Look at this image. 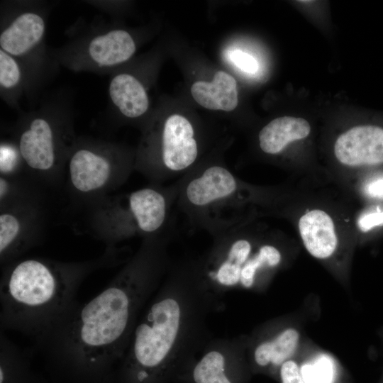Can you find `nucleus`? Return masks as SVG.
Returning a JSON list of instances; mask_svg holds the SVG:
<instances>
[{"label": "nucleus", "instance_id": "3", "mask_svg": "<svg viewBox=\"0 0 383 383\" xmlns=\"http://www.w3.org/2000/svg\"><path fill=\"white\" fill-rule=\"evenodd\" d=\"M96 263L30 258L11 263L0 284V330L36 339L78 301L77 292Z\"/></svg>", "mask_w": 383, "mask_h": 383}, {"label": "nucleus", "instance_id": "21", "mask_svg": "<svg viewBox=\"0 0 383 383\" xmlns=\"http://www.w3.org/2000/svg\"><path fill=\"white\" fill-rule=\"evenodd\" d=\"M231 62L243 72L255 73L259 68L257 61L250 55L241 50H233L230 52Z\"/></svg>", "mask_w": 383, "mask_h": 383}, {"label": "nucleus", "instance_id": "8", "mask_svg": "<svg viewBox=\"0 0 383 383\" xmlns=\"http://www.w3.org/2000/svg\"><path fill=\"white\" fill-rule=\"evenodd\" d=\"M334 152L348 166L377 165L383 163V128L374 125L353 127L336 140Z\"/></svg>", "mask_w": 383, "mask_h": 383}, {"label": "nucleus", "instance_id": "10", "mask_svg": "<svg viewBox=\"0 0 383 383\" xmlns=\"http://www.w3.org/2000/svg\"><path fill=\"white\" fill-rule=\"evenodd\" d=\"M112 170V164L106 156L87 148L76 150L69 162L71 183L82 192H93L104 187Z\"/></svg>", "mask_w": 383, "mask_h": 383}, {"label": "nucleus", "instance_id": "24", "mask_svg": "<svg viewBox=\"0 0 383 383\" xmlns=\"http://www.w3.org/2000/svg\"><path fill=\"white\" fill-rule=\"evenodd\" d=\"M383 225V211L369 213L362 215L358 220V226L366 232L374 227Z\"/></svg>", "mask_w": 383, "mask_h": 383}, {"label": "nucleus", "instance_id": "12", "mask_svg": "<svg viewBox=\"0 0 383 383\" xmlns=\"http://www.w3.org/2000/svg\"><path fill=\"white\" fill-rule=\"evenodd\" d=\"M45 25L34 12L18 16L0 35L1 49L12 56L27 53L43 38Z\"/></svg>", "mask_w": 383, "mask_h": 383}, {"label": "nucleus", "instance_id": "19", "mask_svg": "<svg viewBox=\"0 0 383 383\" xmlns=\"http://www.w3.org/2000/svg\"><path fill=\"white\" fill-rule=\"evenodd\" d=\"M20 67L12 55L0 49V84L9 89L16 87L21 80Z\"/></svg>", "mask_w": 383, "mask_h": 383}, {"label": "nucleus", "instance_id": "25", "mask_svg": "<svg viewBox=\"0 0 383 383\" xmlns=\"http://www.w3.org/2000/svg\"><path fill=\"white\" fill-rule=\"evenodd\" d=\"M365 192L371 197L383 198V177L370 180L365 186Z\"/></svg>", "mask_w": 383, "mask_h": 383}, {"label": "nucleus", "instance_id": "2", "mask_svg": "<svg viewBox=\"0 0 383 383\" xmlns=\"http://www.w3.org/2000/svg\"><path fill=\"white\" fill-rule=\"evenodd\" d=\"M224 307L209 290L195 259L171 264L140 313L120 360L128 380L148 383L172 365L190 361L211 338L209 315Z\"/></svg>", "mask_w": 383, "mask_h": 383}, {"label": "nucleus", "instance_id": "15", "mask_svg": "<svg viewBox=\"0 0 383 383\" xmlns=\"http://www.w3.org/2000/svg\"><path fill=\"white\" fill-rule=\"evenodd\" d=\"M310 131L309 122L302 118L279 117L261 129L258 135L259 145L265 153L277 155L291 142L307 137Z\"/></svg>", "mask_w": 383, "mask_h": 383}, {"label": "nucleus", "instance_id": "6", "mask_svg": "<svg viewBox=\"0 0 383 383\" xmlns=\"http://www.w3.org/2000/svg\"><path fill=\"white\" fill-rule=\"evenodd\" d=\"M179 185V179L168 187H149L130 193L117 211L118 235L146 238L162 233L176 204Z\"/></svg>", "mask_w": 383, "mask_h": 383}, {"label": "nucleus", "instance_id": "23", "mask_svg": "<svg viewBox=\"0 0 383 383\" xmlns=\"http://www.w3.org/2000/svg\"><path fill=\"white\" fill-rule=\"evenodd\" d=\"M280 376L282 383H306L297 364L287 360L281 365Z\"/></svg>", "mask_w": 383, "mask_h": 383}, {"label": "nucleus", "instance_id": "4", "mask_svg": "<svg viewBox=\"0 0 383 383\" xmlns=\"http://www.w3.org/2000/svg\"><path fill=\"white\" fill-rule=\"evenodd\" d=\"M179 181L176 205L190 227L213 238L243 224L250 189L226 165H197Z\"/></svg>", "mask_w": 383, "mask_h": 383}, {"label": "nucleus", "instance_id": "5", "mask_svg": "<svg viewBox=\"0 0 383 383\" xmlns=\"http://www.w3.org/2000/svg\"><path fill=\"white\" fill-rule=\"evenodd\" d=\"M155 150L139 167L156 182L179 178L192 171L199 155L196 131L186 117L174 113L164 121Z\"/></svg>", "mask_w": 383, "mask_h": 383}, {"label": "nucleus", "instance_id": "1", "mask_svg": "<svg viewBox=\"0 0 383 383\" xmlns=\"http://www.w3.org/2000/svg\"><path fill=\"white\" fill-rule=\"evenodd\" d=\"M168 243L167 234L145 238L100 293L77 301L35 339L39 350L76 377L106 375L121 360L140 313L172 264Z\"/></svg>", "mask_w": 383, "mask_h": 383}, {"label": "nucleus", "instance_id": "7", "mask_svg": "<svg viewBox=\"0 0 383 383\" xmlns=\"http://www.w3.org/2000/svg\"><path fill=\"white\" fill-rule=\"evenodd\" d=\"M199 352L192 374L194 383H233L227 372L244 352L243 340L211 337Z\"/></svg>", "mask_w": 383, "mask_h": 383}, {"label": "nucleus", "instance_id": "11", "mask_svg": "<svg viewBox=\"0 0 383 383\" xmlns=\"http://www.w3.org/2000/svg\"><path fill=\"white\" fill-rule=\"evenodd\" d=\"M299 229L304 245L312 256L325 259L335 250L338 238L334 223L325 211L314 209L303 215Z\"/></svg>", "mask_w": 383, "mask_h": 383}, {"label": "nucleus", "instance_id": "17", "mask_svg": "<svg viewBox=\"0 0 383 383\" xmlns=\"http://www.w3.org/2000/svg\"><path fill=\"white\" fill-rule=\"evenodd\" d=\"M299 337L295 329L287 328L272 338L260 340L252 350L255 362L260 367L282 365L292 355Z\"/></svg>", "mask_w": 383, "mask_h": 383}, {"label": "nucleus", "instance_id": "14", "mask_svg": "<svg viewBox=\"0 0 383 383\" xmlns=\"http://www.w3.org/2000/svg\"><path fill=\"white\" fill-rule=\"evenodd\" d=\"M135 51L131 35L124 30H111L94 38L88 45L87 55L100 67H111L128 60Z\"/></svg>", "mask_w": 383, "mask_h": 383}, {"label": "nucleus", "instance_id": "20", "mask_svg": "<svg viewBox=\"0 0 383 383\" xmlns=\"http://www.w3.org/2000/svg\"><path fill=\"white\" fill-rule=\"evenodd\" d=\"M301 371L306 383H331L332 381V366L326 358L320 359L313 365H304Z\"/></svg>", "mask_w": 383, "mask_h": 383}, {"label": "nucleus", "instance_id": "13", "mask_svg": "<svg viewBox=\"0 0 383 383\" xmlns=\"http://www.w3.org/2000/svg\"><path fill=\"white\" fill-rule=\"evenodd\" d=\"M194 99L209 110L231 111L238 105L235 79L223 71H218L211 82L197 81L191 87Z\"/></svg>", "mask_w": 383, "mask_h": 383}, {"label": "nucleus", "instance_id": "9", "mask_svg": "<svg viewBox=\"0 0 383 383\" xmlns=\"http://www.w3.org/2000/svg\"><path fill=\"white\" fill-rule=\"evenodd\" d=\"M19 152L33 170L47 171L53 167L56 159L55 138L48 120L37 117L29 123L20 136Z\"/></svg>", "mask_w": 383, "mask_h": 383}, {"label": "nucleus", "instance_id": "16", "mask_svg": "<svg viewBox=\"0 0 383 383\" xmlns=\"http://www.w3.org/2000/svg\"><path fill=\"white\" fill-rule=\"evenodd\" d=\"M109 96L120 112L128 118H138L148 109L147 92L134 76L121 73L116 75L109 84Z\"/></svg>", "mask_w": 383, "mask_h": 383}, {"label": "nucleus", "instance_id": "22", "mask_svg": "<svg viewBox=\"0 0 383 383\" xmlns=\"http://www.w3.org/2000/svg\"><path fill=\"white\" fill-rule=\"evenodd\" d=\"M18 152L9 144H1L0 148L1 173L6 174L13 171L17 164Z\"/></svg>", "mask_w": 383, "mask_h": 383}, {"label": "nucleus", "instance_id": "18", "mask_svg": "<svg viewBox=\"0 0 383 383\" xmlns=\"http://www.w3.org/2000/svg\"><path fill=\"white\" fill-rule=\"evenodd\" d=\"M21 225L18 218L11 213L0 215V254L1 261L16 255L21 250L20 246Z\"/></svg>", "mask_w": 383, "mask_h": 383}]
</instances>
